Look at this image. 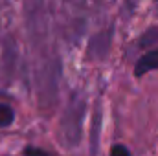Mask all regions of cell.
<instances>
[{
    "label": "cell",
    "instance_id": "6da1fadb",
    "mask_svg": "<svg viewBox=\"0 0 158 156\" xmlns=\"http://www.w3.org/2000/svg\"><path fill=\"white\" fill-rule=\"evenodd\" d=\"M156 68H158V48L147 51V53H143V55L138 59V63L134 64V76H136V77H142V76H145L147 72L156 70Z\"/></svg>",
    "mask_w": 158,
    "mask_h": 156
},
{
    "label": "cell",
    "instance_id": "7a4b0ae2",
    "mask_svg": "<svg viewBox=\"0 0 158 156\" xmlns=\"http://www.w3.org/2000/svg\"><path fill=\"white\" fill-rule=\"evenodd\" d=\"M13 119H15V112H13V109H11L9 105H6V103H0V127H7V125H11Z\"/></svg>",
    "mask_w": 158,
    "mask_h": 156
},
{
    "label": "cell",
    "instance_id": "3957f363",
    "mask_svg": "<svg viewBox=\"0 0 158 156\" xmlns=\"http://www.w3.org/2000/svg\"><path fill=\"white\" fill-rule=\"evenodd\" d=\"M24 154H26V156H55V154H50V153H48V151H44V149L33 147V145L26 147V149H24Z\"/></svg>",
    "mask_w": 158,
    "mask_h": 156
},
{
    "label": "cell",
    "instance_id": "277c9868",
    "mask_svg": "<svg viewBox=\"0 0 158 156\" xmlns=\"http://www.w3.org/2000/svg\"><path fill=\"white\" fill-rule=\"evenodd\" d=\"M110 156H131V153H129V149L125 147V145H114L112 149H110Z\"/></svg>",
    "mask_w": 158,
    "mask_h": 156
}]
</instances>
